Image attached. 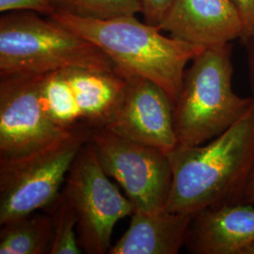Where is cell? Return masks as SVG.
Masks as SVG:
<instances>
[{"label":"cell","instance_id":"obj_2","mask_svg":"<svg viewBox=\"0 0 254 254\" xmlns=\"http://www.w3.org/2000/svg\"><path fill=\"white\" fill-rule=\"evenodd\" d=\"M48 17L97 46L120 75L154 82L174 103L181 91L188 64L204 49L165 36L159 27L142 23L136 16L98 20L54 12Z\"/></svg>","mask_w":254,"mask_h":254},{"label":"cell","instance_id":"obj_20","mask_svg":"<svg viewBox=\"0 0 254 254\" xmlns=\"http://www.w3.org/2000/svg\"><path fill=\"white\" fill-rule=\"evenodd\" d=\"M243 22L245 43L254 42V0H233Z\"/></svg>","mask_w":254,"mask_h":254},{"label":"cell","instance_id":"obj_22","mask_svg":"<svg viewBox=\"0 0 254 254\" xmlns=\"http://www.w3.org/2000/svg\"><path fill=\"white\" fill-rule=\"evenodd\" d=\"M244 200L248 201V202H251V203H254V171L253 174H252V177H251V179H250V182H249V184H248V187H247V190H246Z\"/></svg>","mask_w":254,"mask_h":254},{"label":"cell","instance_id":"obj_15","mask_svg":"<svg viewBox=\"0 0 254 254\" xmlns=\"http://www.w3.org/2000/svg\"><path fill=\"white\" fill-rule=\"evenodd\" d=\"M41 97L46 114L59 127L70 129L82 123L80 109L64 71L45 74Z\"/></svg>","mask_w":254,"mask_h":254},{"label":"cell","instance_id":"obj_16","mask_svg":"<svg viewBox=\"0 0 254 254\" xmlns=\"http://www.w3.org/2000/svg\"><path fill=\"white\" fill-rule=\"evenodd\" d=\"M55 12L79 18H117L141 13V0H50Z\"/></svg>","mask_w":254,"mask_h":254},{"label":"cell","instance_id":"obj_14","mask_svg":"<svg viewBox=\"0 0 254 254\" xmlns=\"http://www.w3.org/2000/svg\"><path fill=\"white\" fill-rule=\"evenodd\" d=\"M40 211L1 225L0 254H50L54 218L46 210Z\"/></svg>","mask_w":254,"mask_h":254},{"label":"cell","instance_id":"obj_18","mask_svg":"<svg viewBox=\"0 0 254 254\" xmlns=\"http://www.w3.org/2000/svg\"><path fill=\"white\" fill-rule=\"evenodd\" d=\"M0 11H33L48 17L54 13L55 9L50 0H0Z\"/></svg>","mask_w":254,"mask_h":254},{"label":"cell","instance_id":"obj_13","mask_svg":"<svg viewBox=\"0 0 254 254\" xmlns=\"http://www.w3.org/2000/svg\"><path fill=\"white\" fill-rule=\"evenodd\" d=\"M82 122L90 127H104L115 113L127 89V78L114 71L64 70Z\"/></svg>","mask_w":254,"mask_h":254},{"label":"cell","instance_id":"obj_7","mask_svg":"<svg viewBox=\"0 0 254 254\" xmlns=\"http://www.w3.org/2000/svg\"><path fill=\"white\" fill-rule=\"evenodd\" d=\"M63 191L76 216V237L83 253H109L114 226L135 208L104 172L89 142L82 146L67 173Z\"/></svg>","mask_w":254,"mask_h":254},{"label":"cell","instance_id":"obj_6","mask_svg":"<svg viewBox=\"0 0 254 254\" xmlns=\"http://www.w3.org/2000/svg\"><path fill=\"white\" fill-rule=\"evenodd\" d=\"M88 142L104 172L125 190L135 212L155 214L166 210L173 182L166 152L105 127H91Z\"/></svg>","mask_w":254,"mask_h":254},{"label":"cell","instance_id":"obj_9","mask_svg":"<svg viewBox=\"0 0 254 254\" xmlns=\"http://www.w3.org/2000/svg\"><path fill=\"white\" fill-rule=\"evenodd\" d=\"M123 99L105 128L118 136L168 153L178 144L173 124V102L154 82L127 78Z\"/></svg>","mask_w":254,"mask_h":254},{"label":"cell","instance_id":"obj_4","mask_svg":"<svg viewBox=\"0 0 254 254\" xmlns=\"http://www.w3.org/2000/svg\"><path fill=\"white\" fill-rule=\"evenodd\" d=\"M69 69L116 72L97 46L53 19L33 11L2 13L0 75L46 74Z\"/></svg>","mask_w":254,"mask_h":254},{"label":"cell","instance_id":"obj_10","mask_svg":"<svg viewBox=\"0 0 254 254\" xmlns=\"http://www.w3.org/2000/svg\"><path fill=\"white\" fill-rule=\"evenodd\" d=\"M158 27L203 48L228 45L244 35L243 22L233 0H173Z\"/></svg>","mask_w":254,"mask_h":254},{"label":"cell","instance_id":"obj_17","mask_svg":"<svg viewBox=\"0 0 254 254\" xmlns=\"http://www.w3.org/2000/svg\"><path fill=\"white\" fill-rule=\"evenodd\" d=\"M45 210L54 218V241L50 254H82L76 237V216L63 190L54 202Z\"/></svg>","mask_w":254,"mask_h":254},{"label":"cell","instance_id":"obj_11","mask_svg":"<svg viewBox=\"0 0 254 254\" xmlns=\"http://www.w3.org/2000/svg\"><path fill=\"white\" fill-rule=\"evenodd\" d=\"M254 242V204L245 200L193 216L185 246L190 254H242Z\"/></svg>","mask_w":254,"mask_h":254},{"label":"cell","instance_id":"obj_19","mask_svg":"<svg viewBox=\"0 0 254 254\" xmlns=\"http://www.w3.org/2000/svg\"><path fill=\"white\" fill-rule=\"evenodd\" d=\"M173 0H141V14L148 24L158 27L173 4Z\"/></svg>","mask_w":254,"mask_h":254},{"label":"cell","instance_id":"obj_21","mask_svg":"<svg viewBox=\"0 0 254 254\" xmlns=\"http://www.w3.org/2000/svg\"><path fill=\"white\" fill-rule=\"evenodd\" d=\"M250 49V70H251V79H252V87L254 99V42L247 43Z\"/></svg>","mask_w":254,"mask_h":254},{"label":"cell","instance_id":"obj_23","mask_svg":"<svg viewBox=\"0 0 254 254\" xmlns=\"http://www.w3.org/2000/svg\"><path fill=\"white\" fill-rule=\"evenodd\" d=\"M242 254H254V242L251 245L248 246L245 250L243 251Z\"/></svg>","mask_w":254,"mask_h":254},{"label":"cell","instance_id":"obj_12","mask_svg":"<svg viewBox=\"0 0 254 254\" xmlns=\"http://www.w3.org/2000/svg\"><path fill=\"white\" fill-rule=\"evenodd\" d=\"M129 227L109 254H177L186 244L193 216L162 211L135 212Z\"/></svg>","mask_w":254,"mask_h":254},{"label":"cell","instance_id":"obj_5","mask_svg":"<svg viewBox=\"0 0 254 254\" xmlns=\"http://www.w3.org/2000/svg\"><path fill=\"white\" fill-rule=\"evenodd\" d=\"M84 124L35 151L0 158V225L49 207L60 195L74 157L88 142Z\"/></svg>","mask_w":254,"mask_h":254},{"label":"cell","instance_id":"obj_8","mask_svg":"<svg viewBox=\"0 0 254 254\" xmlns=\"http://www.w3.org/2000/svg\"><path fill=\"white\" fill-rule=\"evenodd\" d=\"M45 74L0 75V158L31 153L70 129L46 114L41 90Z\"/></svg>","mask_w":254,"mask_h":254},{"label":"cell","instance_id":"obj_3","mask_svg":"<svg viewBox=\"0 0 254 254\" xmlns=\"http://www.w3.org/2000/svg\"><path fill=\"white\" fill-rule=\"evenodd\" d=\"M233 73L231 44L204 48L194 58L174 103L173 124L178 144H204L245 115L254 97L236 94Z\"/></svg>","mask_w":254,"mask_h":254},{"label":"cell","instance_id":"obj_1","mask_svg":"<svg viewBox=\"0 0 254 254\" xmlns=\"http://www.w3.org/2000/svg\"><path fill=\"white\" fill-rule=\"evenodd\" d=\"M173 182L166 211L194 216L244 200L254 171V99L226 131L201 145L177 144L168 152Z\"/></svg>","mask_w":254,"mask_h":254}]
</instances>
